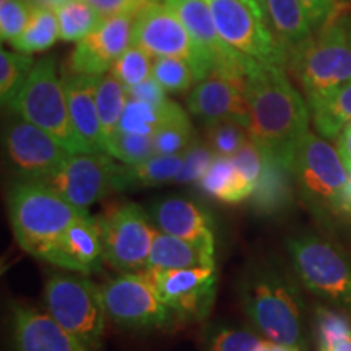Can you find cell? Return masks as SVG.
Masks as SVG:
<instances>
[{"label":"cell","mask_w":351,"mask_h":351,"mask_svg":"<svg viewBox=\"0 0 351 351\" xmlns=\"http://www.w3.org/2000/svg\"><path fill=\"white\" fill-rule=\"evenodd\" d=\"M244 93L249 135L293 168L296 148L309 127L311 109L289 82L285 67L247 59Z\"/></svg>","instance_id":"obj_1"},{"label":"cell","mask_w":351,"mask_h":351,"mask_svg":"<svg viewBox=\"0 0 351 351\" xmlns=\"http://www.w3.org/2000/svg\"><path fill=\"white\" fill-rule=\"evenodd\" d=\"M239 300L252 326L267 339L302 351L304 304L293 276L278 263H251L241 275Z\"/></svg>","instance_id":"obj_2"},{"label":"cell","mask_w":351,"mask_h":351,"mask_svg":"<svg viewBox=\"0 0 351 351\" xmlns=\"http://www.w3.org/2000/svg\"><path fill=\"white\" fill-rule=\"evenodd\" d=\"M82 213L85 210L77 208L46 184L20 181L8 192V218L16 243L41 261Z\"/></svg>","instance_id":"obj_3"},{"label":"cell","mask_w":351,"mask_h":351,"mask_svg":"<svg viewBox=\"0 0 351 351\" xmlns=\"http://www.w3.org/2000/svg\"><path fill=\"white\" fill-rule=\"evenodd\" d=\"M341 10L288 57L287 69L307 103L351 82V43Z\"/></svg>","instance_id":"obj_4"},{"label":"cell","mask_w":351,"mask_h":351,"mask_svg":"<svg viewBox=\"0 0 351 351\" xmlns=\"http://www.w3.org/2000/svg\"><path fill=\"white\" fill-rule=\"evenodd\" d=\"M293 176L301 199L315 217L326 223L340 219L343 189L348 168L339 150L313 132L298 145L293 160Z\"/></svg>","instance_id":"obj_5"},{"label":"cell","mask_w":351,"mask_h":351,"mask_svg":"<svg viewBox=\"0 0 351 351\" xmlns=\"http://www.w3.org/2000/svg\"><path fill=\"white\" fill-rule=\"evenodd\" d=\"M12 111L41 127L69 152L90 153L70 117L64 80L57 75L52 57H46L34 64L32 75L12 106Z\"/></svg>","instance_id":"obj_6"},{"label":"cell","mask_w":351,"mask_h":351,"mask_svg":"<svg viewBox=\"0 0 351 351\" xmlns=\"http://www.w3.org/2000/svg\"><path fill=\"white\" fill-rule=\"evenodd\" d=\"M47 313L88 350L98 351L104 333L101 287L82 275L52 274L44 287Z\"/></svg>","instance_id":"obj_7"},{"label":"cell","mask_w":351,"mask_h":351,"mask_svg":"<svg viewBox=\"0 0 351 351\" xmlns=\"http://www.w3.org/2000/svg\"><path fill=\"white\" fill-rule=\"evenodd\" d=\"M217 29L231 49L287 69L288 52L267 23L258 0H207Z\"/></svg>","instance_id":"obj_8"},{"label":"cell","mask_w":351,"mask_h":351,"mask_svg":"<svg viewBox=\"0 0 351 351\" xmlns=\"http://www.w3.org/2000/svg\"><path fill=\"white\" fill-rule=\"evenodd\" d=\"M287 244L301 283L322 300L351 311V262L346 254L313 234L291 238Z\"/></svg>","instance_id":"obj_9"},{"label":"cell","mask_w":351,"mask_h":351,"mask_svg":"<svg viewBox=\"0 0 351 351\" xmlns=\"http://www.w3.org/2000/svg\"><path fill=\"white\" fill-rule=\"evenodd\" d=\"M132 44L142 47L153 57H179L194 67L197 82L205 80L213 72L212 59L163 2H152L137 12L132 32Z\"/></svg>","instance_id":"obj_10"},{"label":"cell","mask_w":351,"mask_h":351,"mask_svg":"<svg viewBox=\"0 0 351 351\" xmlns=\"http://www.w3.org/2000/svg\"><path fill=\"white\" fill-rule=\"evenodd\" d=\"M103 238L104 262L129 274L147 269L156 238L148 213L137 204H122L98 217Z\"/></svg>","instance_id":"obj_11"},{"label":"cell","mask_w":351,"mask_h":351,"mask_svg":"<svg viewBox=\"0 0 351 351\" xmlns=\"http://www.w3.org/2000/svg\"><path fill=\"white\" fill-rule=\"evenodd\" d=\"M101 300L108 317L127 330L163 328L173 319V311L165 304L143 271L122 274L103 285Z\"/></svg>","instance_id":"obj_12"},{"label":"cell","mask_w":351,"mask_h":351,"mask_svg":"<svg viewBox=\"0 0 351 351\" xmlns=\"http://www.w3.org/2000/svg\"><path fill=\"white\" fill-rule=\"evenodd\" d=\"M3 147L8 163L20 176V181L29 182L49 181L73 155L51 134L23 117L7 125Z\"/></svg>","instance_id":"obj_13"},{"label":"cell","mask_w":351,"mask_h":351,"mask_svg":"<svg viewBox=\"0 0 351 351\" xmlns=\"http://www.w3.org/2000/svg\"><path fill=\"white\" fill-rule=\"evenodd\" d=\"M156 293L179 319L199 322L208 317L217 296V271L210 269H145Z\"/></svg>","instance_id":"obj_14"},{"label":"cell","mask_w":351,"mask_h":351,"mask_svg":"<svg viewBox=\"0 0 351 351\" xmlns=\"http://www.w3.org/2000/svg\"><path fill=\"white\" fill-rule=\"evenodd\" d=\"M119 165L108 153H73L69 163L44 184L60 197L85 210L116 189Z\"/></svg>","instance_id":"obj_15"},{"label":"cell","mask_w":351,"mask_h":351,"mask_svg":"<svg viewBox=\"0 0 351 351\" xmlns=\"http://www.w3.org/2000/svg\"><path fill=\"white\" fill-rule=\"evenodd\" d=\"M163 2L178 15L200 49L212 59L215 73L244 82L245 64L251 57L239 54L223 41L207 0H163Z\"/></svg>","instance_id":"obj_16"},{"label":"cell","mask_w":351,"mask_h":351,"mask_svg":"<svg viewBox=\"0 0 351 351\" xmlns=\"http://www.w3.org/2000/svg\"><path fill=\"white\" fill-rule=\"evenodd\" d=\"M137 13L106 16L103 23L77 43L70 54L72 73L104 75L114 62L132 46V32Z\"/></svg>","instance_id":"obj_17"},{"label":"cell","mask_w":351,"mask_h":351,"mask_svg":"<svg viewBox=\"0 0 351 351\" xmlns=\"http://www.w3.org/2000/svg\"><path fill=\"white\" fill-rule=\"evenodd\" d=\"M44 261L83 275L98 271L104 261L98 217L85 212L73 219L51 245Z\"/></svg>","instance_id":"obj_18"},{"label":"cell","mask_w":351,"mask_h":351,"mask_svg":"<svg viewBox=\"0 0 351 351\" xmlns=\"http://www.w3.org/2000/svg\"><path fill=\"white\" fill-rule=\"evenodd\" d=\"M189 111L205 122V125L232 121L249 127V106L244 93V82L232 80L212 72L194 86L187 96Z\"/></svg>","instance_id":"obj_19"},{"label":"cell","mask_w":351,"mask_h":351,"mask_svg":"<svg viewBox=\"0 0 351 351\" xmlns=\"http://www.w3.org/2000/svg\"><path fill=\"white\" fill-rule=\"evenodd\" d=\"M12 346L13 351H91L49 313L21 304L13 306Z\"/></svg>","instance_id":"obj_20"},{"label":"cell","mask_w":351,"mask_h":351,"mask_svg":"<svg viewBox=\"0 0 351 351\" xmlns=\"http://www.w3.org/2000/svg\"><path fill=\"white\" fill-rule=\"evenodd\" d=\"M150 217L161 232L215 249L212 219L195 202L182 197L160 199L152 204Z\"/></svg>","instance_id":"obj_21"},{"label":"cell","mask_w":351,"mask_h":351,"mask_svg":"<svg viewBox=\"0 0 351 351\" xmlns=\"http://www.w3.org/2000/svg\"><path fill=\"white\" fill-rule=\"evenodd\" d=\"M99 77L69 73L62 78L70 117L90 153H106V138L96 106V86Z\"/></svg>","instance_id":"obj_22"},{"label":"cell","mask_w":351,"mask_h":351,"mask_svg":"<svg viewBox=\"0 0 351 351\" xmlns=\"http://www.w3.org/2000/svg\"><path fill=\"white\" fill-rule=\"evenodd\" d=\"M293 169L274 153L263 148V165L252 195L249 197L254 212L265 217L280 215L291 207L295 192Z\"/></svg>","instance_id":"obj_23"},{"label":"cell","mask_w":351,"mask_h":351,"mask_svg":"<svg viewBox=\"0 0 351 351\" xmlns=\"http://www.w3.org/2000/svg\"><path fill=\"white\" fill-rule=\"evenodd\" d=\"M258 3L288 57L314 34V25L301 0H258Z\"/></svg>","instance_id":"obj_24"},{"label":"cell","mask_w":351,"mask_h":351,"mask_svg":"<svg viewBox=\"0 0 351 351\" xmlns=\"http://www.w3.org/2000/svg\"><path fill=\"white\" fill-rule=\"evenodd\" d=\"M215 267V249L156 232L147 269H210Z\"/></svg>","instance_id":"obj_25"},{"label":"cell","mask_w":351,"mask_h":351,"mask_svg":"<svg viewBox=\"0 0 351 351\" xmlns=\"http://www.w3.org/2000/svg\"><path fill=\"white\" fill-rule=\"evenodd\" d=\"M204 194L225 204H239L247 200L254 192V184L236 169L231 158L215 156L207 173L197 182Z\"/></svg>","instance_id":"obj_26"},{"label":"cell","mask_w":351,"mask_h":351,"mask_svg":"<svg viewBox=\"0 0 351 351\" xmlns=\"http://www.w3.org/2000/svg\"><path fill=\"white\" fill-rule=\"evenodd\" d=\"M184 163V153L179 155H153L137 165L119 166L116 178V189L156 187L166 182H174Z\"/></svg>","instance_id":"obj_27"},{"label":"cell","mask_w":351,"mask_h":351,"mask_svg":"<svg viewBox=\"0 0 351 351\" xmlns=\"http://www.w3.org/2000/svg\"><path fill=\"white\" fill-rule=\"evenodd\" d=\"M307 104L320 137L337 138L343 127L351 122V82Z\"/></svg>","instance_id":"obj_28"},{"label":"cell","mask_w":351,"mask_h":351,"mask_svg":"<svg viewBox=\"0 0 351 351\" xmlns=\"http://www.w3.org/2000/svg\"><path fill=\"white\" fill-rule=\"evenodd\" d=\"M59 38V20L54 8L34 5L23 33L10 44L19 52L33 54L49 49Z\"/></svg>","instance_id":"obj_29"},{"label":"cell","mask_w":351,"mask_h":351,"mask_svg":"<svg viewBox=\"0 0 351 351\" xmlns=\"http://www.w3.org/2000/svg\"><path fill=\"white\" fill-rule=\"evenodd\" d=\"M195 138V132L186 111L169 101L163 124L153 134L155 155H179L186 152Z\"/></svg>","instance_id":"obj_30"},{"label":"cell","mask_w":351,"mask_h":351,"mask_svg":"<svg viewBox=\"0 0 351 351\" xmlns=\"http://www.w3.org/2000/svg\"><path fill=\"white\" fill-rule=\"evenodd\" d=\"M127 101H129V90L124 83L117 80L111 72L99 77L98 86H96V106H98L101 127L106 138V147L109 140L117 134Z\"/></svg>","instance_id":"obj_31"},{"label":"cell","mask_w":351,"mask_h":351,"mask_svg":"<svg viewBox=\"0 0 351 351\" xmlns=\"http://www.w3.org/2000/svg\"><path fill=\"white\" fill-rule=\"evenodd\" d=\"M56 13L59 20L60 39L67 43L82 41L106 19L86 0H69L57 7Z\"/></svg>","instance_id":"obj_32"},{"label":"cell","mask_w":351,"mask_h":351,"mask_svg":"<svg viewBox=\"0 0 351 351\" xmlns=\"http://www.w3.org/2000/svg\"><path fill=\"white\" fill-rule=\"evenodd\" d=\"M34 69V60L25 52L0 51V99L12 109Z\"/></svg>","instance_id":"obj_33"},{"label":"cell","mask_w":351,"mask_h":351,"mask_svg":"<svg viewBox=\"0 0 351 351\" xmlns=\"http://www.w3.org/2000/svg\"><path fill=\"white\" fill-rule=\"evenodd\" d=\"M168 106L169 101L165 106H155V104L145 103V101L130 98L129 96L117 132L153 135L158 130V127L163 124L166 112H168Z\"/></svg>","instance_id":"obj_34"},{"label":"cell","mask_w":351,"mask_h":351,"mask_svg":"<svg viewBox=\"0 0 351 351\" xmlns=\"http://www.w3.org/2000/svg\"><path fill=\"white\" fill-rule=\"evenodd\" d=\"M152 77L169 93L187 90L197 82L194 67L179 57H155Z\"/></svg>","instance_id":"obj_35"},{"label":"cell","mask_w":351,"mask_h":351,"mask_svg":"<svg viewBox=\"0 0 351 351\" xmlns=\"http://www.w3.org/2000/svg\"><path fill=\"white\" fill-rule=\"evenodd\" d=\"M153 59L155 57L148 54L142 47L132 44L129 49L114 62L111 73L117 80L124 83L129 90V88L137 86L152 77Z\"/></svg>","instance_id":"obj_36"},{"label":"cell","mask_w":351,"mask_h":351,"mask_svg":"<svg viewBox=\"0 0 351 351\" xmlns=\"http://www.w3.org/2000/svg\"><path fill=\"white\" fill-rule=\"evenodd\" d=\"M208 147L212 148L217 156L231 158L236 155L241 148L251 138L247 127L232 121H221L207 125V134H205Z\"/></svg>","instance_id":"obj_37"},{"label":"cell","mask_w":351,"mask_h":351,"mask_svg":"<svg viewBox=\"0 0 351 351\" xmlns=\"http://www.w3.org/2000/svg\"><path fill=\"white\" fill-rule=\"evenodd\" d=\"M106 153L124 165H137L155 155L153 135L124 134L117 132L108 142Z\"/></svg>","instance_id":"obj_38"},{"label":"cell","mask_w":351,"mask_h":351,"mask_svg":"<svg viewBox=\"0 0 351 351\" xmlns=\"http://www.w3.org/2000/svg\"><path fill=\"white\" fill-rule=\"evenodd\" d=\"M262 340L245 328L213 327L207 337V351H258Z\"/></svg>","instance_id":"obj_39"},{"label":"cell","mask_w":351,"mask_h":351,"mask_svg":"<svg viewBox=\"0 0 351 351\" xmlns=\"http://www.w3.org/2000/svg\"><path fill=\"white\" fill-rule=\"evenodd\" d=\"M315 330L319 351H327L335 341L351 337V320L345 314L335 313L328 307H317Z\"/></svg>","instance_id":"obj_40"},{"label":"cell","mask_w":351,"mask_h":351,"mask_svg":"<svg viewBox=\"0 0 351 351\" xmlns=\"http://www.w3.org/2000/svg\"><path fill=\"white\" fill-rule=\"evenodd\" d=\"M32 0H0V36L12 43L23 33L33 12Z\"/></svg>","instance_id":"obj_41"},{"label":"cell","mask_w":351,"mask_h":351,"mask_svg":"<svg viewBox=\"0 0 351 351\" xmlns=\"http://www.w3.org/2000/svg\"><path fill=\"white\" fill-rule=\"evenodd\" d=\"M215 152L208 147L207 142H200L195 138L191 147L184 152V163L179 171L178 178L174 179L176 184H191L199 182L200 178L207 173L210 165L215 160Z\"/></svg>","instance_id":"obj_42"},{"label":"cell","mask_w":351,"mask_h":351,"mask_svg":"<svg viewBox=\"0 0 351 351\" xmlns=\"http://www.w3.org/2000/svg\"><path fill=\"white\" fill-rule=\"evenodd\" d=\"M231 160L234 163L236 169L241 174H244L256 186L263 165V148L261 145L256 140L249 138L247 143L236 155L231 156Z\"/></svg>","instance_id":"obj_43"},{"label":"cell","mask_w":351,"mask_h":351,"mask_svg":"<svg viewBox=\"0 0 351 351\" xmlns=\"http://www.w3.org/2000/svg\"><path fill=\"white\" fill-rule=\"evenodd\" d=\"M307 15L313 21L314 29H320L326 26L333 16H337L341 10L339 0H301Z\"/></svg>","instance_id":"obj_44"},{"label":"cell","mask_w":351,"mask_h":351,"mask_svg":"<svg viewBox=\"0 0 351 351\" xmlns=\"http://www.w3.org/2000/svg\"><path fill=\"white\" fill-rule=\"evenodd\" d=\"M86 2L91 3L104 16H114L137 13L148 3L160 2V0H86Z\"/></svg>","instance_id":"obj_45"},{"label":"cell","mask_w":351,"mask_h":351,"mask_svg":"<svg viewBox=\"0 0 351 351\" xmlns=\"http://www.w3.org/2000/svg\"><path fill=\"white\" fill-rule=\"evenodd\" d=\"M168 91L158 83L155 78L150 77L148 80H145L137 86L129 88V96L130 98L145 101V103L155 104V106H165L168 103Z\"/></svg>","instance_id":"obj_46"},{"label":"cell","mask_w":351,"mask_h":351,"mask_svg":"<svg viewBox=\"0 0 351 351\" xmlns=\"http://www.w3.org/2000/svg\"><path fill=\"white\" fill-rule=\"evenodd\" d=\"M337 150H339L341 160L345 161L346 168L351 169V122L343 127V130L337 137Z\"/></svg>","instance_id":"obj_47"},{"label":"cell","mask_w":351,"mask_h":351,"mask_svg":"<svg viewBox=\"0 0 351 351\" xmlns=\"http://www.w3.org/2000/svg\"><path fill=\"white\" fill-rule=\"evenodd\" d=\"M341 218L351 221V169H348V181L343 189V195H341V207H340Z\"/></svg>","instance_id":"obj_48"},{"label":"cell","mask_w":351,"mask_h":351,"mask_svg":"<svg viewBox=\"0 0 351 351\" xmlns=\"http://www.w3.org/2000/svg\"><path fill=\"white\" fill-rule=\"evenodd\" d=\"M258 351H301L298 348H293V346L276 343V341H262L261 346H258Z\"/></svg>","instance_id":"obj_49"},{"label":"cell","mask_w":351,"mask_h":351,"mask_svg":"<svg viewBox=\"0 0 351 351\" xmlns=\"http://www.w3.org/2000/svg\"><path fill=\"white\" fill-rule=\"evenodd\" d=\"M327 351H351V337L335 341Z\"/></svg>","instance_id":"obj_50"},{"label":"cell","mask_w":351,"mask_h":351,"mask_svg":"<svg viewBox=\"0 0 351 351\" xmlns=\"http://www.w3.org/2000/svg\"><path fill=\"white\" fill-rule=\"evenodd\" d=\"M33 5H43V7H51V8H56L60 7L62 3L69 2V0H32Z\"/></svg>","instance_id":"obj_51"},{"label":"cell","mask_w":351,"mask_h":351,"mask_svg":"<svg viewBox=\"0 0 351 351\" xmlns=\"http://www.w3.org/2000/svg\"><path fill=\"white\" fill-rule=\"evenodd\" d=\"M343 13V19H345V23H346V28H348V34H350V43H351V10H341Z\"/></svg>","instance_id":"obj_52"},{"label":"cell","mask_w":351,"mask_h":351,"mask_svg":"<svg viewBox=\"0 0 351 351\" xmlns=\"http://www.w3.org/2000/svg\"><path fill=\"white\" fill-rule=\"evenodd\" d=\"M340 3H351V0H339Z\"/></svg>","instance_id":"obj_53"}]
</instances>
